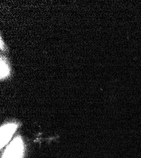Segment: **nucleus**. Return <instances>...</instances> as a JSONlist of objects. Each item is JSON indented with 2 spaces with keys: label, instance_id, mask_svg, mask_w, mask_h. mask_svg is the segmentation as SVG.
Returning <instances> with one entry per match:
<instances>
[{
  "label": "nucleus",
  "instance_id": "nucleus-3",
  "mask_svg": "<svg viewBox=\"0 0 141 158\" xmlns=\"http://www.w3.org/2000/svg\"><path fill=\"white\" fill-rule=\"evenodd\" d=\"M0 67H1V69H0V73H1L0 77H1L2 79H3L8 77L10 73L8 65L5 60L3 59V58H1V59H0Z\"/></svg>",
  "mask_w": 141,
  "mask_h": 158
},
{
  "label": "nucleus",
  "instance_id": "nucleus-1",
  "mask_svg": "<svg viewBox=\"0 0 141 158\" xmlns=\"http://www.w3.org/2000/svg\"><path fill=\"white\" fill-rule=\"evenodd\" d=\"M23 143L20 137H17L8 145L2 158H22Z\"/></svg>",
  "mask_w": 141,
  "mask_h": 158
},
{
  "label": "nucleus",
  "instance_id": "nucleus-2",
  "mask_svg": "<svg viewBox=\"0 0 141 158\" xmlns=\"http://www.w3.org/2000/svg\"><path fill=\"white\" fill-rule=\"evenodd\" d=\"M17 125L15 123H7L3 125L1 127V149H2L6 143L9 142L11 137L15 133L17 128Z\"/></svg>",
  "mask_w": 141,
  "mask_h": 158
}]
</instances>
